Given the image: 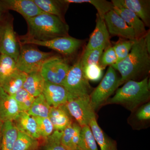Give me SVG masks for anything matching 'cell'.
<instances>
[{
    "instance_id": "1",
    "label": "cell",
    "mask_w": 150,
    "mask_h": 150,
    "mask_svg": "<svg viewBox=\"0 0 150 150\" xmlns=\"http://www.w3.org/2000/svg\"><path fill=\"white\" fill-rule=\"evenodd\" d=\"M150 55L146 46L144 36L134 40L127 57L112 66L114 69L121 74L120 86L129 80L139 81L149 76Z\"/></svg>"
},
{
    "instance_id": "2",
    "label": "cell",
    "mask_w": 150,
    "mask_h": 150,
    "mask_svg": "<svg viewBox=\"0 0 150 150\" xmlns=\"http://www.w3.org/2000/svg\"><path fill=\"white\" fill-rule=\"evenodd\" d=\"M25 20L28 28L25 38L46 41L69 35L66 21L53 15L44 13Z\"/></svg>"
},
{
    "instance_id": "3",
    "label": "cell",
    "mask_w": 150,
    "mask_h": 150,
    "mask_svg": "<svg viewBox=\"0 0 150 150\" xmlns=\"http://www.w3.org/2000/svg\"><path fill=\"white\" fill-rule=\"evenodd\" d=\"M124 84L121 88L117 89L115 95L108 100L105 105H120L131 112L149 101V76L139 81L129 80Z\"/></svg>"
},
{
    "instance_id": "4",
    "label": "cell",
    "mask_w": 150,
    "mask_h": 150,
    "mask_svg": "<svg viewBox=\"0 0 150 150\" xmlns=\"http://www.w3.org/2000/svg\"><path fill=\"white\" fill-rule=\"evenodd\" d=\"M62 86L68 93L69 100L89 96L93 89L84 75L81 57L71 66Z\"/></svg>"
},
{
    "instance_id": "5",
    "label": "cell",
    "mask_w": 150,
    "mask_h": 150,
    "mask_svg": "<svg viewBox=\"0 0 150 150\" xmlns=\"http://www.w3.org/2000/svg\"><path fill=\"white\" fill-rule=\"evenodd\" d=\"M120 79L116 70L112 66L109 67L100 83L93 89L89 96L91 103L95 112L105 105L108 100L120 86Z\"/></svg>"
},
{
    "instance_id": "6",
    "label": "cell",
    "mask_w": 150,
    "mask_h": 150,
    "mask_svg": "<svg viewBox=\"0 0 150 150\" xmlns=\"http://www.w3.org/2000/svg\"><path fill=\"white\" fill-rule=\"evenodd\" d=\"M54 55L51 52H43L28 45H21L16 62L17 69L27 74L40 71L44 62Z\"/></svg>"
},
{
    "instance_id": "7",
    "label": "cell",
    "mask_w": 150,
    "mask_h": 150,
    "mask_svg": "<svg viewBox=\"0 0 150 150\" xmlns=\"http://www.w3.org/2000/svg\"><path fill=\"white\" fill-rule=\"evenodd\" d=\"M21 45H34L44 46L65 56H71L77 52L82 45V40L71 36L57 38L46 41H40L25 38H20Z\"/></svg>"
},
{
    "instance_id": "8",
    "label": "cell",
    "mask_w": 150,
    "mask_h": 150,
    "mask_svg": "<svg viewBox=\"0 0 150 150\" xmlns=\"http://www.w3.org/2000/svg\"><path fill=\"white\" fill-rule=\"evenodd\" d=\"M70 67L64 58L54 55L44 62L40 72L45 81L62 86Z\"/></svg>"
},
{
    "instance_id": "9",
    "label": "cell",
    "mask_w": 150,
    "mask_h": 150,
    "mask_svg": "<svg viewBox=\"0 0 150 150\" xmlns=\"http://www.w3.org/2000/svg\"><path fill=\"white\" fill-rule=\"evenodd\" d=\"M65 105L73 119L81 127L89 126L91 120L96 118L89 96L70 100L66 103Z\"/></svg>"
},
{
    "instance_id": "10",
    "label": "cell",
    "mask_w": 150,
    "mask_h": 150,
    "mask_svg": "<svg viewBox=\"0 0 150 150\" xmlns=\"http://www.w3.org/2000/svg\"><path fill=\"white\" fill-rule=\"evenodd\" d=\"M19 43L12 22L4 19L0 22V54L10 56L16 62L20 50Z\"/></svg>"
},
{
    "instance_id": "11",
    "label": "cell",
    "mask_w": 150,
    "mask_h": 150,
    "mask_svg": "<svg viewBox=\"0 0 150 150\" xmlns=\"http://www.w3.org/2000/svg\"><path fill=\"white\" fill-rule=\"evenodd\" d=\"M104 20L110 35L128 40H136L134 30L113 9L105 14Z\"/></svg>"
},
{
    "instance_id": "12",
    "label": "cell",
    "mask_w": 150,
    "mask_h": 150,
    "mask_svg": "<svg viewBox=\"0 0 150 150\" xmlns=\"http://www.w3.org/2000/svg\"><path fill=\"white\" fill-rule=\"evenodd\" d=\"M114 6L121 7L134 12L146 27H150V0H112Z\"/></svg>"
},
{
    "instance_id": "13",
    "label": "cell",
    "mask_w": 150,
    "mask_h": 150,
    "mask_svg": "<svg viewBox=\"0 0 150 150\" xmlns=\"http://www.w3.org/2000/svg\"><path fill=\"white\" fill-rule=\"evenodd\" d=\"M0 1L6 11H15L21 14L25 19L46 13L41 10L33 0H2Z\"/></svg>"
},
{
    "instance_id": "14",
    "label": "cell",
    "mask_w": 150,
    "mask_h": 150,
    "mask_svg": "<svg viewBox=\"0 0 150 150\" xmlns=\"http://www.w3.org/2000/svg\"><path fill=\"white\" fill-rule=\"evenodd\" d=\"M110 34L104 19L96 14V25L90 37L83 52L104 46L105 48L110 46Z\"/></svg>"
},
{
    "instance_id": "15",
    "label": "cell",
    "mask_w": 150,
    "mask_h": 150,
    "mask_svg": "<svg viewBox=\"0 0 150 150\" xmlns=\"http://www.w3.org/2000/svg\"><path fill=\"white\" fill-rule=\"evenodd\" d=\"M42 94L51 107L65 104L69 100V93L63 86L48 82L45 81Z\"/></svg>"
},
{
    "instance_id": "16",
    "label": "cell",
    "mask_w": 150,
    "mask_h": 150,
    "mask_svg": "<svg viewBox=\"0 0 150 150\" xmlns=\"http://www.w3.org/2000/svg\"><path fill=\"white\" fill-rule=\"evenodd\" d=\"M20 112L18 105L13 98L0 86V120L3 123L13 121Z\"/></svg>"
},
{
    "instance_id": "17",
    "label": "cell",
    "mask_w": 150,
    "mask_h": 150,
    "mask_svg": "<svg viewBox=\"0 0 150 150\" xmlns=\"http://www.w3.org/2000/svg\"><path fill=\"white\" fill-rule=\"evenodd\" d=\"M13 123L18 131L34 139L41 140L35 118L27 112H20Z\"/></svg>"
},
{
    "instance_id": "18",
    "label": "cell",
    "mask_w": 150,
    "mask_h": 150,
    "mask_svg": "<svg viewBox=\"0 0 150 150\" xmlns=\"http://www.w3.org/2000/svg\"><path fill=\"white\" fill-rule=\"evenodd\" d=\"M48 118L54 131L62 132L74 121L67 110L65 104L51 107Z\"/></svg>"
},
{
    "instance_id": "19",
    "label": "cell",
    "mask_w": 150,
    "mask_h": 150,
    "mask_svg": "<svg viewBox=\"0 0 150 150\" xmlns=\"http://www.w3.org/2000/svg\"><path fill=\"white\" fill-rule=\"evenodd\" d=\"M113 9L133 29L136 39H139L145 36L147 31L146 26L134 12L121 7L114 6Z\"/></svg>"
},
{
    "instance_id": "20",
    "label": "cell",
    "mask_w": 150,
    "mask_h": 150,
    "mask_svg": "<svg viewBox=\"0 0 150 150\" xmlns=\"http://www.w3.org/2000/svg\"><path fill=\"white\" fill-rule=\"evenodd\" d=\"M128 121L135 130L148 128L150 122V101L140 105L131 112Z\"/></svg>"
},
{
    "instance_id": "21",
    "label": "cell",
    "mask_w": 150,
    "mask_h": 150,
    "mask_svg": "<svg viewBox=\"0 0 150 150\" xmlns=\"http://www.w3.org/2000/svg\"><path fill=\"white\" fill-rule=\"evenodd\" d=\"M42 11L53 15L65 21L64 15L69 4L63 1L54 0H33Z\"/></svg>"
},
{
    "instance_id": "22",
    "label": "cell",
    "mask_w": 150,
    "mask_h": 150,
    "mask_svg": "<svg viewBox=\"0 0 150 150\" xmlns=\"http://www.w3.org/2000/svg\"><path fill=\"white\" fill-rule=\"evenodd\" d=\"M89 126L100 150H118L117 142L105 133L98 123L96 118L91 120Z\"/></svg>"
},
{
    "instance_id": "23",
    "label": "cell",
    "mask_w": 150,
    "mask_h": 150,
    "mask_svg": "<svg viewBox=\"0 0 150 150\" xmlns=\"http://www.w3.org/2000/svg\"><path fill=\"white\" fill-rule=\"evenodd\" d=\"M81 127L75 121L62 131L61 142L67 150H76Z\"/></svg>"
},
{
    "instance_id": "24",
    "label": "cell",
    "mask_w": 150,
    "mask_h": 150,
    "mask_svg": "<svg viewBox=\"0 0 150 150\" xmlns=\"http://www.w3.org/2000/svg\"><path fill=\"white\" fill-rule=\"evenodd\" d=\"M45 83L40 72H34L27 74L23 88L35 98L43 93Z\"/></svg>"
},
{
    "instance_id": "25",
    "label": "cell",
    "mask_w": 150,
    "mask_h": 150,
    "mask_svg": "<svg viewBox=\"0 0 150 150\" xmlns=\"http://www.w3.org/2000/svg\"><path fill=\"white\" fill-rule=\"evenodd\" d=\"M27 74L17 69L6 80L1 86L4 91L12 96L23 88Z\"/></svg>"
},
{
    "instance_id": "26",
    "label": "cell",
    "mask_w": 150,
    "mask_h": 150,
    "mask_svg": "<svg viewBox=\"0 0 150 150\" xmlns=\"http://www.w3.org/2000/svg\"><path fill=\"white\" fill-rule=\"evenodd\" d=\"M18 131L13 121H7L3 124V137L1 150H13Z\"/></svg>"
},
{
    "instance_id": "27",
    "label": "cell",
    "mask_w": 150,
    "mask_h": 150,
    "mask_svg": "<svg viewBox=\"0 0 150 150\" xmlns=\"http://www.w3.org/2000/svg\"><path fill=\"white\" fill-rule=\"evenodd\" d=\"M51 107L42 93L35 98L27 112L33 117L48 118Z\"/></svg>"
},
{
    "instance_id": "28",
    "label": "cell",
    "mask_w": 150,
    "mask_h": 150,
    "mask_svg": "<svg viewBox=\"0 0 150 150\" xmlns=\"http://www.w3.org/2000/svg\"><path fill=\"white\" fill-rule=\"evenodd\" d=\"M41 140L18 131L13 150H39Z\"/></svg>"
},
{
    "instance_id": "29",
    "label": "cell",
    "mask_w": 150,
    "mask_h": 150,
    "mask_svg": "<svg viewBox=\"0 0 150 150\" xmlns=\"http://www.w3.org/2000/svg\"><path fill=\"white\" fill-rule=\"evenodd\" d=\"M64 1L69 4L83 3L91 4L96 8L98 12L97 14L103 19L105 14L113 9L114 7L111 2L105 0H64Z\"/></svg>"
},
{
    "instance_id": "30",
    "label": "cell",
    "mask_w": 150,
    "mask_h": 150,
    "mask_svg": "<svg viewBox=\"0 0 150 150\" xmlns=\"http://www.w3.org/2000/svg\"><path fill=\"white\" fill-rule=\"evenodd\" d=\"M78 149L80 150H98L96 141L89 126L81 127Z\"/></svg>"
},
{
    "instance_id": "31",
    "label": "cell",
    "mask_w": 150,
    "mask_h": 150,
    "mask_svg": "<svg viewBox=\"0 0 150 150\" xmlns=\"http://www.w3.org/2000/svg\"><path fill=\"white\" fill-rule=\"evenodd\" d=\"M17 69L16 62L13 58L5 54H0V86Z\"/></svg>"
},
{
    "instance_id": "32",
    "label": "cell",
    "mask_w": 150,
    "mask_h": 150,
    "mask_svg": "<svg viewBox=\"0 0 150 150\" xmlns=\"http://www.w3.org/2000/svg\"><path fill=\"white\" fill-rule=\"evenodd\" d=\"M62 133L54 131L49 137L42 140L39 150H67L61 142Z\"/></svg>"
},
{
    "instance_id": "33",
    "label": "cell",
    "mask_w": 150,
    "mask_h": 150,
    "mask_svg": "<svg viewBox=\"0 0 150 150\" xmlns=\"http://www.w3.org/2000/svg\"><path fill=\"white\" fill-rule=\"evenodd\" d=\"M12 96L16 101L20 112H27L35 99L34 97L23 88L20 89Z\"/></svg>"
},
{
    "instance_id": "34",
    "label": "cell",
    "mask_w": 150,
    "mask_h": 150,
    "mask_svg": "<svg viewBox=\"0 0 150 150\" xmlns=\"http://www.w3.org/2000/svg\"><path fill=\"white\" fill-rule=\"evenodd\" d=\"M120 38L112 46L117 57L116 63L123 61L129 55L134 40Z\"/></svg>"
},
{
    "instance_id": "35",
    "label": "cell",
    "mask_w": 150,
    "mask_h": 150,
    "mask_svg": "<svg viewBox=\"0 0 150 150\" xmlns=\"http://www.w3.org/2000/svg\"><path fill=\"white\" fill-rule=\"evenodd\" d=\"M105 48L104 46H102L87 52H83L81 57L82 68L91 65L98 64L100 59Z\"/></svg>"
},
{
    "instance_id": "36",
    "label": "cell",
    "mask_w": 150,
    "mask_h": 150,
    "mask_svg": "<svg viewBox=\"0 0 150 150\" xmlns=\"http://www.w3.org/2000/svg\"><path fill=\"white\" fill-rule=\"evenodd\" d=\"M37 124L38 132L41 140L44 139L53 134L54 129L53 124L48 118L34 117Z\"/></svg>"
},
{
    "instance_id": "37",
    "label": "cell",
    "mask_w": 150,
    "mask_h": 150,
    "mask_svg": "<svg viewBox=\"0 0 150 150\" xmlns=\"http://www.w3.org/2000/svg\"><path fill=\"white\" fill-rule=\"evenodd\" d=\"M117 62V57L112 46H109L104 49L100 59L98 65L103 69L112 66Z\"/></svg>"
},
{
    "instance_id": "38",
    "label": "cell",
    "mask_w": 150,
    "mask_h": 150,
    "mask_svg": "<svg viewBox=\"0 0 150 150\" xmlns=\"http://www.w3.org/2000/svg\"><path fill=\"white\" fill-rule=\"evenodd\" d=\"M84 75L89 81L96 82L102 77L103 69L98 64H94L82 68Z\"/></svg>"
},
{
    "instance_id": "39",
    "label": "cell",
    "mask_w": 150,
    "mask_h": 150,
    "mask_svg": "<svg viewBox=\"0 0 150 150\" xmlns=\"http://www.w3.org/2000/svg\"><path fill=\"white\" fill-rule=\"evenodd\" d=\"M145 43L148 52L150 54V30H147L146 33L144 36Z\"/></svg>"
},
{
    "instance_id": "40",
    "label": "cell",
    "mask_w": 150,
    "mask_h": 150,
    "mask_svg": "<svg viewBox=\"0 0 150 150\" xmlns=\"http://www.w3.org/2000/svg\"><path fill=\"white\" fill-rule=\"evenodd\" d=\"M6 11L4 8V7L3 6L1 1H0V22L4 19V13Z\"/></svg>"
},
{
    "instance_id": "41",
    "label": "cell",
    "mask_w": 150,
    "mask_h": 150,
    "mask_svg": "<svg viewBox=\"0 0 150 150\" xmlns=\"http://www.w3.org/2000/svg\"><path fill=\"white\" fill-rule=\"evenodd\" d=\"M3 124L4 123L0 120V150L1 149L2 140Z\"/></svg>"
},
{
    "instance_id": "42",
    "label": "cell",
    "mask_w": 150,
    "mask_h": 150,
    "mask_svg": "<svg viewBox=\"0 0 150 150\" xmlns=\"http://www.w3.org/2000/svg\"><path fill=\"white\" fill-rule=\"evenodd\" d=\"M76 150H79V149H77Z\"/></svg>"
}]
</instances>
